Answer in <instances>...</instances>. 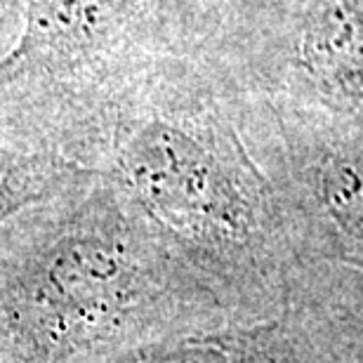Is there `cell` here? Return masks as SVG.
<instances>
[{
	"label": "cell",
	"instance_id": "1",
	"mask_svg": "<svg viewBox=\"0 0 363 363\" xmlns=\"http://www.w3.org/2000/svg\"><path fill=\"white\" fill-rule=\"evenodd\" d=\"M0 234V363H111L170 337L186 283L116 189Z\"/></svg>",
	"mask_w": 363,
	"mask_h": 363
},
{
	"label": "cell",
	"instance_id": "6",
	"mask_svg": "<svg viewBox=\"0 0 363 363\" xmlns=\"http://www.w3.org/2000/svg\"><path fill=\"white\" fill-rule=\"evenodd\" d=\"M318 194L333 222L363 248V161L330 158L318 170Z\"/></svg>",
	"mask_w": 363,
	"mask_h": 363
},
{
	"label": "cell",
	"instance_id": "5",
	"mask_svg": "<svg viewBox=\"0 0 363 363\" xmlns=\"http://www.w3.org/2000/svg\"><path fill=\"white\" fill-rule=\"evenodd\" d=\"M111 363H293L276 325L163 337Z\"/></svg>",
	"mask_w": 363,
	"mask_h": 363
},
{
	"label": "cell",
	"instance_id": "3",
	"mask_svg": "<svg viewBox=\"0 0 363 363\" xmlns=\"http://www.w3.org/2000/svg\"><path fill=\"white\" fill-rule=\"evenodd\" d=\"M133 0H28L19 45L0 71L33 62H60L108 43Z\"/></svg>",
	"mask_w": 363,
	"mask_h": 363
},
{
	"label": "cell",
	"instance_id": "2",
	"mask_svg": "<svg viewBox=\"0 0 363 363\" xmlns=\"http://www.w3.org/2000/svg\"><path fill=\"white\" fill-rule=\"evenodd\" d=\"M116 168L128 206L194 257L227 259L255 227L248 189L220 149L191 128L142 123L118 144Z\"/></svg>",
	"mask_w": 363,
	"mask_h": 363
},
{
	"label": "cell",
	"instance_id": "4",
	"mask_svg": "<svg viewBox=\"0 0 363 363\" xmlns=\"http://www.w3.org/2000/svg\"><path fill=\"white\" fill-rule=\"evenodd\" d=\"M302 57L323 83L345 97L363 101L361 0H316L304 24Z\"/></svg>",
	"mask_w": 363,
	"mask_h": 363
}]
</instances>
